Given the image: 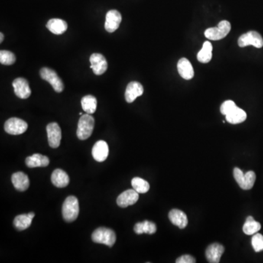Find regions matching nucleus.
Wrapping results in <instances>:
<instances>
[{
	"label": "nucleus",
	"mask_w": 263,
	"mask_h": 263,
	"mask_svg": "<svg viewBox=\"0 0 263 263\" xmlns=\"http://www.w3.org/2000/svg\"><path fill=\"white\" fill-rule=\"evenodd\" d=\"M79 214V203L77 197L69 196L65 199L62 206V216L67 222H74Z\"/></svg>",
	"instance_id": "nucleus-1"
},
{
	"label": "nucleus",
	"mask_w": 263,
	"mask_h": 263,
	"mask_svg": "<svg viewBox=\"0 0 263 263\" xmlns=\"http://www.w3.org/2000/svg\"><path fill=\"white\" fill-rule=\"evenodd\" d=\"M95 127V118L90 114L82 115L78 124L77 136L79 140L85 141L92 135Z\"/></svg>",
	"instance_id": "nucleus-2"
},
{
	"label": "nucleus",
	"mask_w": 263,
	"mask_h": 263,
	"mask_svg": "<svg viewBox=\"0 0 263 263\" xmlns=\"http://www.w3.org/2000/svg\"><path fill=\"white\" fill-rule=\"evenodd\" d=\"M92 241L97 244H105L112 247L116 241L115 232L110 228H99L94 231L92 235Z\"/></svg>",
	"instance_id": "nucleus-3"
},
{
	"label": "nucleus",
	"mask_w": 263,
	"mask_h": 263,
	"mask_svg": "<svg viewBox=\"0 0 263 263\" xmlns=\"http://www.w3.org/2000/svg\"><path fill=\"white\" fill-rule=\"evenodd\" d=\"M233 176L240 187L244 190L251 189L255 183L256 175L254 172L248 171L244 174L241 169L235 167L233 170Z\"/></svg>",
	"instance_id": "nucleus-4"
},
{
	"label": "nucleus",
	"mask_w": 263,
	"mask_h": 263,
	"mask_svg": "<svg viewBox=\"0 0 263 263\" xmlns=\"http://www.w3.org/2000/svg\"><path fill=\"white\" fill-rule=\"evenodd\" d=\"M231 30V24L229 21H222L217 27L209 28L205 32V36L209 40H219L225 38Z\"/></svg>",
	"instance_id": "nucleus-5"
},
{
	"label": "nucleus",
	"mask_w": 263,
	"mask_h": 263,
	"mask_svg": "<svg viewBox=\"0 0 263 263\" xmlns=\"http://www.w3.org/2000/svg\"><path fill=\"white\" fill-rule=\"evenodd\" d=\"M40 76L42 79L46 81L51 85L55 92L58 93L63 92V82L54 70L48 67H43L40 70Z\"/></svg>",
	"instance_id": "nucleus-6"
},
{
	"label": "nucleus",
	"mask_w": 263,
	"mask_h": 263,
	"mask_svg": "<svg viewBox=\"0 0 263 263\" xmlns=\"http://www.w3.org/2000/svg\"><path fill=\"white\" fill-rule=\"evenodd\" d=\"M238 46L241 48L253 46L257 49H261L263 46V39L257 32L250 31L242 34L238 39Z\"/></svg>",
	"instance_id": "nucleus-7"
},
{
	"label": "nucleus",
	"mask_w": 263,
	"mask_h": 263,
	"mask_svg": "<svg viewBox=\"0 0 263 263\" xmlns=\"http://www.w3.org/2000/svg\"><path fill=\"white\" fill-rule=\"evenodd\" d=\"M28 128V124L21 118H11L5 124V130L10 135H18L24 133Z\"/></svg>",
	"instance_id": "nucleus-8"
},
{
	"label": "nucleus",
	"mask_w": 263,
	"mask_h": 263,
	"mask_svg": "<svg viewBox=\"0 0 263 263\" xmlns=\"http://www.w3.org/2000/svg\"><path fill=\"white\" fill-rule=\"evenodd\" d=\"M49 144L51 148H56L60 146L62 139V130L56 122L50 123L46 127Z\"/></svg>",
	"instance_id": "nucleus-9"
},
{
	"label": "nucleus",
	"mask_w": 263,
	"mask_h": 263,
	"mask_svg": "<svg viewBox=\"0 0 263 263\" xmlns=\"http://www.w3.org/2000/svg\"><path fill=\"white\" fill-rule=\"evenodd\" d=\"M139 199V193L135 189H127L119 195L117 198L116 203L119 207L127 208L132 206L138 202Z\"/></svg>",
	"instance_id": "nucleus-10"
},
{
	"label": "nucleus",
	"mask_w": 263,
	"mask_h": 263,
	"mask_svg": "<svg viewBox=\"0 0 263 263\" xmlns=\"http://www.w3.org/2000/svg\"><path fill=\"white\" fill-rule=\"evenodd\" d=\"M91 68L97 76L104 74L108 69V62L103 55L93 53L90 56Z\"/></svg>",
	"instance_id": "nucleus-11"
},
{
	"label": "nucleus",
	"mask_w": 263,
	"mask_h": 263,
	"mask_svg": "<svg viewBox=\"0 0 263 263\" xmlns=\"http://www.w3.org/2000/svg\"><path fill=\"white\" fill-rule=\"evenodd\" d=\"M14 92L18 98L21 99H27L32 94L28 82L24 78H18L13 82Z\"/></svg>",
	"instance_id": "nucleus-12"
},
{
	"label": "nucleus",
	"mask_w": 263,
	"mask_h": 263,
	"mask_svg": "<svg viewBox=\"0 0 263 263\" xmlns=\"http://www.w3.org/2000/svg\"><path fill=\"white\" fill-rule=\"evenodd\" d=\"M121 15L118 11L111 10L106 14L105 29L108 33H114L119 27L121 22Z\"/></svg>",
	"instance_id": "nucleus-13"
},
{
	"label": "nucleus",
	"mask_w": 263,
	"mask_h": 263,
	"mask_svg": "<svg viewBox=\"0 0 263 263\" xmlns=\"http://www.w3.org/2000/svg\"><path fill=\"white\" fill-rule=\"evenodd\" d=\"M144 86L139 82H130L127 85L125 91V99L128 103H132L137 98L141 97L144 94Z\"/></svg>",
	"instance_id": "nucleus-14"
},
{
	"label": "nucleus",
	"mask_w": 263,
	"mask_h": 263,
	"mask_svg": "<svg viewBox=\"0 0 263 263\" xmlns=\"http://www.w3.org/2000/svg\"><path fill=\"white\" fill-rule=\"evenodd\" d=\"M92 157L97 162L102 163L108 158L109 148L108 144L104 141H99L94 145L92 151Z\"/></svg>",
	"instance_id": "nucleus-15"
},
{
	"label": "nucleus",
	"mask_w": 263,
	"mask_h": 263,
	"mask_svg": "<svg viewBox=\"0 0 263 263\" xmlns=\"http://www.w3.org/2000/svg\"><path fill=\"white\" fill-rule=\"evenodd\" d=\"M225 252L223 246L218 243L211 244L206 251V258L211 263H218L220 262L221 257Z\"/></svg>",
	"instance_id": "nucleus-16"
},
{
	"label": "nucleus",
	"mask_w": 263,
	"mask_h": 263,
	"mask_svg": "<svg viewBox=\"0 0 263 263\" xmlns=\"http://www.w3.org/2000/svg\"><path fill=\"white\" fill-rule=\"evenodd\" d=\"M178 71L185 80H190L194 77V69L192 64L186 58H182L178 62Z\"/></svg>",
	"instance_id": "nucleus-17"
},
{
	"label": "nucleus",
	"mask_w": 263,
	"mask_h": 263,
	"mask_svg": "<svg viewBox=\"0 0 263 263\" xmlns=\"http://www.w3.org/2000/svg\"><path fill=\"white\" fill-rule=\"evenodd\" d=\"M14 187L20 192L27 190L30 186V179L28 176L23 172L14 173L11 178Z\"/></svg>",
	"instance_id": "nucleus-18"
},
{
	"label": "nucleus",
	"mask_w": 263,
	"mask_h": 263,
	"mask_svg": "<svg viewBox=\"0 0 263 263\" xmlns=\"http://www.w3.org/2000/svg\"><path fill=\"white\" fill-rule=\"evenodd\" d=\"M51 182L56 187H66L70 183V178L67 173L62 169H56L52 173Z\"/></svg>",
	"instance_id": "nucleus-19"
},
{
	"label": "nucleus",
	"mask_w": 263,
	"mask_h": 263,
	"mask_svg": "<svg viewBox=\"0 0 263 263\" xmlns=\"http://www.w3.org/2000/svg\"><path fill=\"white\" fill-rule=\"evenodd\" d=\"M169 219L170 222L179 227L180 229H184L188 225V219L186 214L179 209H173L169 213Z\"/></svg>",
	"instance_id": "nucleus-20"
},
{
	"label": "nucleus",
	"mask_w": 263,
	"mask_h": 263,
	"mask_svg": "<svg viewBox=\"0 0 263 263\" xmlns=\"http://www.w3.org/2000/svg\"><path fill=\"white\" fill-rule=\"evenodd\" d=\"M46 27L50 33L59 35L67 31L68 25L66 21L60 18H52L48 21Z\"/></svg>",
	"instance_id": "nucleus-21"
},
{
	"label": "nucleus",
	"mask_w": 263,
	"mask_h": 263,
	"mask_svg": "<svg viewBox=\"0 0 263 263\" xmlns=\"http://www.w3.org/2000/svg\"><path fill=\"white\" fill-rule=\"evenodd\" d=\"M50 163L49 157L40 154H34L26 159V164L30 168L47 167Z\"/></svg>",
	"instance_id": "nucleus-22"
},
{
	"label": "nucleus",
	"mask_w": 263,
	"mask_h": 263,
	"mask_svg": "<svg viewBox=\"0 0 263 263\" xmlns=\"http://www.w3.org/2000/svg\"><path fill=\"white\" fill-rule=\"evenodd\" d=\"M225 116L228 122L232 124H237L244 122L247 119V113L244 110L236 106Z\"/></svg>",
	"instance_id": "nucleus-23"
},
{
	"label": "nucleus",
	"mask_w": 263,
	"mask_h": 263,
	"mask_svg": "<svg viewBox=\"0 0 263 263\" xmlns=\"http://www.w3.org/2000/svg\"><path fill=\"white\" fill-rule=\"evenodd\" d=\"M134 231L138 235H141L143 233L152 235L157 232V226L154 222L146 220L144 222L137 223L134 227Z\"/></svg>",
	"instance_id": "nucleus-24"
},
{
	"label": "nucleus",
	"mask_w": 263,
	"mask_h": 263,
	"mask_svg": "<svg viewBox=\"0 0 263 263\" xmlns=\"http://www.w3.org/2000/svg\"><path fill=\"white\" fill-rule=\"evenodd\" d=\"M213 46L209 41H206L201 50L197 53V59L201 63H209L212 59Z\"/></svg>",
	"instance_id": "nucleus-25"
},
{
	"label": "nucleus",
	"mask_w": 263,
	"mask_h": 263,
	"mask_svg": "<svg viewBox=\"0 0 263 263\" xmlns=\"http://www.w3.org/2000/svg\"><path fill=\"white\" fill-rule=\"evenodd\" d=\"M82 105L85 112L89 114H93L97 110L98 100L93 95H86L82 98Z\"/></svg>",
	"instance_id": "nucleus-26"
},
{
	"label": "nucleus",
	"mask_w": 263,
	"mask_h": 263,
	"mask_svg": "<svg viewBox=\"0 0 263 263\" xmlns=\"http://www.w3.org/2000/svg\"><path fill=\"white\" fill-rule=\"evenodd\" d=\"M261 229V225L258 222H256L252 216H248L245 224L243 226V231L246 235H251L257 233Z\"/></svg>",
	"instance_id": "nucleus-27"
},
{
	"label": "nucleus",
	"mask_w": 263,
	"mask_h": 263,
	"mask_svg": "<svg viewBox=\"0 0 263 263\" xmlns=\"http://www.w3.org/2000/svg\"><path fill=\"white\" fill-rule=\"evenodd\" d=\"M33 219L28 216V214L18 215L14 219V227L18 230L22 231L30 228Z\"/></svg>",
	"instance_id": "nucleus-28"
},
{
	"label": "nucleus",
	"mask_w": 263,
	"mask_h": 263,
	"mask_svg": "<svg viewBox=\"0 0 263 263\" xmlns=\"http://www.w3.org/2000/svg\"><path fill=\"white\" fill-rule=\"evenodd\" d=\"M132 186L138 193H147L150 189V185L148 181L139 177L132 179L131 181Z\"/></svg>",
	"instance_id": "nucleus-29"
},
{
	"label": "nucleus",
	"mask_w": 263,
	"mask_h": 263,
	"mask_svg": "<svg viewBox=\"0 0 263 263\" xmlns=\"http://www.w3.org/2000/svg\"><path fill=\"white\" fill-rule=\"evenodd\" d=\"M16 60L15 54L9 50H1L0 51V62L4 65H14Z\"/></svg>",
	"instance_id": "nucleus-30"
},
{
	"label": "nucleus",
	"mask_w": 263,
	"mask_h": 263,
	"mask_svg": "<svg viewBox=\"0 0 263 263\" xmlns=\"http://www.w3.org/2000/svg\"><path fill=\"white\" fill-rule=\"evenodd\" d=\"M251 244L256 252L263 251V235L260 233L254 234L251 239Z\"/></svg>",
	"instance_id": "nucleus-31"
},
{
	"label": "nucleus",
	"mask_w": 263,
	"mask_h": 263,
	"mask_svg": "<svg viewBox=\"0 0 263 263\" xmlns=\"http://www.w3.org/2000/svg\"><path fill=\"white\" fill-rule=\"evenodd\" d=\"M235 102L232 100H227L222 103L221 105L220 111L223 115H226L227 114H229L232 109L236 107Z\"/></svg>",
	"instance_id": "nucleus-32"
},
{
	"label": "nucleus",
	"mask_w": 263,
	"mask_h": 263,
	"mask_svg": "<svg viewBox=\"0 0 263 263\" xmlns=\"http://www.w3.org/2000/svg\"><path fill=\"white\" fill-rule=\"evenodd\" d=\"M176 263H196V260L189 254H185V255L181 256V257H179L176 260Z\"/></svg>",
	"instance_id": "nucleus-33"
},
{
	"label": "nucleus",
	"mask_w": 263,
	"mask_h": 263,
	"mask_svg": "<svg viewBox=\"0 0 263 263\" xmlns=\"http://www.w3.org/2000/svg\"><path fill=\"white\" fill-rule=\"evenodd\" d=\"M4 40V34L2 33H0V43H2Z\"/></svg>",
	"instance_id": "nucleus-34"
},
{
	"label": "nucleus",
	"mask_w": 263,
	"mask_h": 263,
	"mask_svg": "<svg viewBox=\"0 0 263 263\" xmlns=\"http://www.w3.org/2000/svg\"><path fill=\"white\" fill-rule=\"evenodd\" d=\"M27 214H28V216H30V218H32V219H33V218L34 217V216H35V215H34V213H33V212Z\"/></svg>",
	"instance_id": "nucleus-35"
}]
</instances>
